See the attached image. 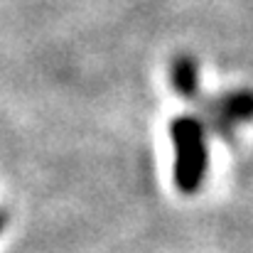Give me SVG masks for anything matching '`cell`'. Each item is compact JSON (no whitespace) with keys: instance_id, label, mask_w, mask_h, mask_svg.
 I'll return each instance as SVG.
<instances>
[{"instance_id":"cell-1","label":"cell","mask_w":253,"mask_h":253,"mask_svg":"<svg viewBox=\"0 0 253 253\" xmlns=\"http://www.w3.org/2000/svg\"><path fill=\"white\" fill-rule=\"evenodd\" d=\"M207 126L199 116H177L169 123V140L174 150L172 177L174 187L184 197H194L209 172V143H207Z\"/></svg>"},{"instance_id":"cell-2","label":"cell","mask_w":253,"mask_h":253,"mask_svg":"<svg viewBox=\"0 0 253 253\" xmlns=\"http://www.w3.org/2000/svg\"><path fill=\"white\" fill-rule=\"evenodd\" d=\"M194 108L207 130L224 140H234L236 126L253 123V88H231L214 98L199 96Z\"/></svg>"},{"instance_id":"cell-3","label":"cell","mask_w":253,"mask_h":253,"mask_svg":"<svg viewBox=\"0 0 253 253\" xmlns=\"http://www.w3.org/2000/svg\"><path fill=\"white\" fill-rule=\"evenodd\" d=\"M169 86L174 96L194 103L202 96V79H199V64L192 54L182 52L169 62Z\"/></svg>"},{"instance_id":"cell-4","label":"cell","mask_w":253,"mask_h":253,"mask_svg":"<svg viewBox=\"0 0 253 253\" xmlns=\"http://www.w3.org/2000/svg\"><path fill=\"white\" fill-rule=\"evenodd\" d=\"M7 224H10V211L7 209H0V234L7 229Z\"/></svg>"}]
</instances>
